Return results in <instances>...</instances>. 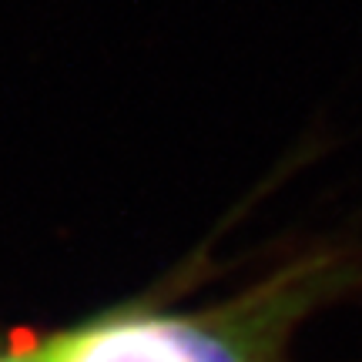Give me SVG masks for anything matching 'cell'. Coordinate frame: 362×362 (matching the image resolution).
I'll list each match as a JSON object with an SVG mask.
<instances>
[{
  "mask_svg": "<svg viewBox=\"0 0 362 362\" xmlns=\"http://www.w3.org/2000/svg\"><path fill=\"white\" fill-rule=\"evenodd\" d=\"M362 288L346 248H312L218 302L194 309L134 298L40 342V362H288L309 315Z\"/></svg>",
  "mask_w": 362,
  "mask_h": 362,
  "instance_id": "obj_1",
  "label": "cell"
},
{
  "mask_svg": "<svg viewBox=\"0 0 362 362\" xmlns=\"http://www.w3.org/2000/svg\"><path fill=\"white\" fill-rule=\"evenodd\" d=\"M0 362H40V342H34V346H11V349H0Z\"/></svg>",
  "mask_w": 362,
  "mask_h": 362,
  "instance_id": "obj_2",
  "label": "cell"
}]
</instances>
